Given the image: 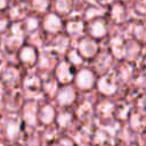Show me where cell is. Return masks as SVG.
I'll return each mask as SVG.
<instances>
[{
    "label": "cell",
    "instance_id": "6da1fadb",
    "mask_svg": "<svg viewBox=\"0 0 146 146\" xmlns=\"http://www.w3.org/2000/svg\"><path fill=\"white\" fill-rule=\"evenodd\" d=\"M98 90L106 96H112L116 92L119 88V81L114 71H110L106 74H103L97 82Z\"/></svg>",
    "mask_w": 146,
    "mask_h": 146
},
{
    "label": "cell",
    "instance_id": "7a4b0ae2",
    "mask_svg": "<svg viewBox=\"0 0 146 146\" xmlns=\"http://www.w3.org/2000/svg\"><path fill=\"white\" fill-rule=\"evenodd\" d=\"M144 46H141L139 42H137L133 39H128L125 41V50H124V60L137 64L141 60L144 56Z\"/></svg>",
    "mask_w": 146,
    "mask_h": 146
},
{
    "label": "cell",
    "instance_id": "3957f363",
    "mask_svg": "<svg viewBox=\"0 0 146 146\" xmlns=\"http://www.w3.org/2000/svg\"><path fill=\"white\" fill-rule=\"evenodd\" d=\"M135 64L129 63L127 60H123L119 64L117 70L114 71L117 78L119 83H129L133 81V78L136 75V70H135Z\"/></svg>",
    "mask_w": 146,
    "mask_h": 146
},
{
    "label": "cell",
    "instance_id": "277c9868",
    "mask_svg": "<svg viewBox=\"0 0 146 146\" xmlns=\"http://www.w3.org/2000/svg\"><path fill=\"white\" fill-rule=\"evenodd\" d=\"M78 50H79V55L82 58H95L99 52L98 44L95 42V40L88 38L82 39L79 42Z\"/></svg>",
    "mask_w": 146,
    "mask_h": 146
},
{
    "label": "cell",
    "instance_id": "5b68a950",
    "mask_svg": "<svg viewBox=\"0 0 146 146\" xmlns=\"http://www.w3.org/2000/svg\"><path fill=\"white\" fill-rule=\"evenodd\" d=\"M112 62H113V56L111 55L110 51L98 52V55L95 57L94 60V68L96 72L100 74H106L107 72H110L108 70L111 68Z\"/></svg>",
    "mask_w": 146,
    "mask_h": 146
},
{
    "label": "cell",
    "instance_id": "8992f818",
    "mask_svg": "<svg viewBox=\"0 0 146 146\" xmlns=\"http://www.w3.org/2000/svg\"><path fill=\"white\" fill-rule=\"evenodd\" d=\"M75 81H76V86L81 90H90L96 83L95 73L89 68H83L78 73Z\"/></svg>",
    "mask_w": 146,
    "mask_h": 146
},
{
    "label": "cell",
    "instance_id": "52a82bcc",
    "mask_svg": "<svg viewBox=\"0 0 146 146\" xmlns=\"http://www.w3.org/2000/svg\"><path fill=\"white\" fill-rule=\"evenodd\" d=\"M125 39L122 35H114L110 40V52L111 55L119 59L123 60L124 59V50H125Z\"/></svg>",
    "mask_w": 146,
    "mask_h": 146
},
{
    "label": "cell",
    "instance_id": "ba28073f",
    "mask_svg": "<svg viewBox=\"0 0 146 146\" xmlns=\"http://www.w3.org/2000/svg\"><path fill=\"white\" fill-rule=\"evenodd\" d=\"M110 18L113 23L117 25L125 23L128 21V11H127L125 6L120 1L112 3L110 8Z\"/></svg>",
    "mask_w": 146,
    "mask_h": 146
},
{
    "label": "cell",
    "instance_id": "9c48e42d",
    "mask_svg": "<svg viewBox=\"0 0 146 146\" xmlns=\"http://www.w3.org/2000/svg\"><path fill=\"white\" fill-rule=\"evenodd\" d=\"M88 31H89V34L91 35V38H94V39H102V38L106 36L107 32H108L106 21L103 17L94 19L89 24Z\"/></svg>",
    "mask_w": 146,
    "mask_h": 146
},
{
    "label": "cell",
    "instance_id": "30bf717a",
    "mask_svg": "<svg viewBox=\"0 0 146 146\" xmlns=\"http://www.w3.org/2000/svg\"><path fill=\"white\" fill-rule=\"evenodd\" d=\"M75 91L72 87L66 86L63 89H60L56 95V100L62 106H68L75 100Z\"/></svg>",
    "mask_w": 146,
    "mask_h": 146
},
{
    "label": "cell",
    "instance_id": "8fae6325",
    "mask_svg": "<svg viewBox=\"0 0 146 146\" xmlns=\"http://www.w3.org/2000/svg\"><path fill=\"white\" fill-rule=\"evenodd\" d=\"M55 75H56V79L62 83H68L73 80V73H72L71 66L68 63H65V62H62L57 65L55 70Z\"/></svg>",
    "mask_w": 146,
    "mask_h": 146
},
{
    "label": "cell",
    "instance_id": "7c38bea8",
    "mask_svg": "<svg viewBox=\"0 0 146 146\" xmlns=\"http://www.w3.org/2000/svg\"><path fill=\"white\" fill-rule=\"evenodd\" d=\"M62 27H63L62 19H60L56 14H48V15L44 17V21H43V29H44L47 32L55 33V32H58Z\"/></svg>",
    "mask_w": 146,
    "mask_h": 146
},
{
    "label": "cell",
    "instance_id": "4fadbf2b",
    "mask_svg": "<svg viewBox=\"0 0 146 146\" xmlns=\"http://www.w3.org/2000/svg\"><path fill=\"white\" fill-rule=\"evenodd\" d=\"M130 125L133 130L140 131L146 128V113L133 112L130 114Z\"/></svg>",
    "mask_w": 146,
    "mask_h": 146
},
{
    "label": "cell",
    "instance_id": "5bb4252c",
    "mask_svg": "<svg viewBox=\"0 0 146 146\" xmlns=\"http://www.w3.org/2000/svg\"><path fill=\"white\" fill-rule=\"evenodd\" d=\"M19 59L25 65H33L36 63V52L33 47H24L19 51Z\"/></svg>",
    "mask_w": 146,
    "mask_h": 146
},
{
    "label": "cell",
    "instance_id": "9a60e30c",
    "mask_svg": "<svg viewBox=\"0 0 146 146\" xmlns=\"http://www.w3.org/2000/svg\"><path fill=\"white\" fill-rule=\"evenodd\" d=\"M39 119L40 121L43 123V124H50L54 119H55V110L51 105H44L40 112V115H39Z\"/></svg>",
    "mask_w": 146,
    "mask_h": 146
},
{
    "label": "cell",
    "instance_id": "2e32d148",
    "mask_svg": "<svg viewBox=\"0 0 146 146\" xmlns=\"http://www.w3.org/2000/svg\"><path fill=\"white\" fill-rule=\"evenodd\" d=\"M19 130H21L19 122H17V121H8L6 123V135H7V138L9 140L16 139L18 133H19Z\"/></svg>",
    "mask_w": 146,
    "mask_h": 146
},
{
    "label": "cell",
    "instance_id": "e0dca14e",
    "mask_svg": "<svg viewBox=\"0 0 146 146\" xmlns=\"http://www.w3.org/2000/svg\"><path fill=\"white\" fill-rule=\"evenodd\" d=\"M114 110H115V105L111 102H103L97 107V111H98L99 115L103 116V117L111 116L114 113Z\"/></svg>",
    "mask_w": 146,
    "mask_h": 146
},
{
    "label": "cell",
    "instance_id": "ac0fdd59",
    "mask_svg": "<svg viewBox=\"0 0 146 146\" xmlns=\"http://www.w3.org/2000/svg\"><path fill=\"white\" fill-rule=\"evenodd\" d=\"M132 10L138 19L146 18V0H135L132 5Z\"/></svg>",
    "mask_w": 146,
    "mask_h": 146
},
{
    "label": "cell",
    "instance_id": "d6986e66",
    "mask_svg": "<svg viewBox=\"0 0 146 146\" xmlns=\"http://www.w3.org/2000/svg\"><path fill=\"white\" fill-rule=\"evenodd\" d=\"M67 32L71 34V35H80L82 32H83V22L81 21H72L67 24Z\"/></svg>",
    "mask_w": 146,
    "mask_h": 146
},
{
    "label": "cell",
    "instance_id": "ffe728a7",
    "mask_svg": "<svg viewBox=\"0 0 146 146\" xmlns=\"http://www.w3.org/2000/svg\"><path fill=\"white\" fill-rule=\"evenodd\" d=\"M24 87L27 91L35 92V91H39L41 89V83H40V80L36 76H31L25 81Z\"/></svg>",
    "mask_w": 146,
    "mask_h": 146
},
{
    "label": "cell",
    "instance_id": "44dd1931",
    "mask_svg": "<svg viewBox=\"0 0 146 146\" xmlns=\"http://www.w3.org/2000/svg\"><path fill=\"white\" fill-rule=\"evenodd\" d=\"M55 7H56L58 13L67 14L72 8V0H56Z\"/></svg>",
    "mask_w": 146,
    "mask_h": 146
},
{
    "label": "cell",
    "instance_id": "7402d4cb",
    "mask_svg": "<svg viewBox=\"0 0 146 146\" xmlns=\"http://www.w3.org/2000/svg\"><path fill=\"white\" fill-rule=\"evenodd\" d=\"M56 121H57V124L60 127V128H66L71 121H72V115L67 112H64V113H60L57 117H56Z\"/></svg>",
    "mask_w": 146,
    "mask_h": 146
},
{
    "label": "cell",
    "instance_id": "603a6c76",
    "mask_svg": "<svg viewBox=\"0 0 146 146\" xmlns=\"http://www.w3.org/2000/svg\"><path fill=\"white\" fill-rule=\"evenodd\" d=\"M50 5V1L49 0H33L32 1V6L34 8V10L36 11H40V13H43L48 9Z\"/></svg>",
    "mask_w": 146,
    "mask_h": 146
},
{
    "label": "cell",
    "instance_id": "cb8c5ba5",
    "mask_svg": "<svg viewBox=\"0 0 146 146\" xmlns=\"http://www.w3.org/2000/svg\"><path fill=\"white\" fill-rule=\"evenodd\" d=\"M38 25H39V22H38V18H35V17H29L25 22V29L29 32L35 31L38 29Z\"/></svg>",
    "mask_w": 146,
    "mask_h": 146
},
{
    "label": "cell",
    "instance_id": "d4e9b609",
    "mask_svg": "<svg viewBox=\"0 0 146 146\" xmlns=\"http://www.w3.org/2000/svg\"><path fill=\"white\" fill-rule=\"evenodd\" d=\"M137 107L139 110V112L146 113V92L138 95L137 97Z\"/></svg>",
    "mask_w": 146,
    "mask_h": 146
},
{
    "label": "cell",
    "instance_id": "484cf974",
    "mask_svg": "<svg viewBox=\"0 0 146 146\" xmlns=\"http://www.w3.org/2000/svg\"><path fill=\"white\" fill-rule=\"evenodd\" d=\"M24 120L26 121L27 124H30V125H35V123H36V115H35V112L25 111V113H24Z\"/></svg>",
    "mask_w": 146,
    "mask_h": 146
},
{
    "label": "cell",
    "instance_id": "4316f807",
    "mask_svg": "<svg viewBox=\"0 0 146 146\" xmlns=\"http://www.w3.org/2000/svg\"><path fill=\"white\" fill-rule=\"evenodd\" d=\"M68 58H70V60L73 63V64H76V65H79L81 62H82V57L80 56V55H78L75 51H71L70 52V55H68Z\"/></svg>",
    "mask_w": 146,
    "mask_h": 146
},
{
    "label": "cell",
    "instance_id": "83f0119b",
    "mask_svg": "<svg viewBox=\"0 0 146 146\" xmlns=\"http://www.w3.org/2000/svg\"><path fill=\"white\" fill-rule=\"evenodd\" d=\"M60 146H74V143L68 138H63L60 140Z\"/></svg>",
    "mask_w": 146,
    "mask_h": 146
},
{
    "label": "cell",
    "instance_id": "f1b7e54d",
    "mask_svg": "<svg viewBox=\"0 0 146 146\" xmlns=\"http://www.w3.org/2000/svg\"><path fill=\"white\" fill-rule=\"evenodd\" d=\"M8 26V21L7 19H1L0 21V31H5Z\"/></svg>",
    "mask_w": 146,
    "mask_h": 146
},
{
    "label": "cell",
    "instance_id": "f546056e",
    "mask_svg": "<svg viewBox=\"0 0 146 146\" xmlns=\"http://www.w3.org/2000/svg\"><path fill=\"white\" fill-rule=\"evenodd\" d=\"M140 63H141V70L146 72V54H144V56H143Z\"/></svg>",
    "mask_w": 146,
    "mask_h": 146
},
{
    "label": "cell",
    "instance_id": "4dcf8cb0",
    "mask_svg": "<svg viewBox=\"0 0 146 146\" xmlns=\"http://www.w3.org/2000/svg\"><path fill=\"white\" fill-rule=\"evenodd\" d=\"M97 1H98L100 5H103V6H107V5H112L114 0H97Z\"/></svg>",
    "mask_w": 146,
    "mask_h": 146
},
{
    "label": "cell",
    "instance_id": "1f68e13d",
    "mask_svg": "<svg viewBox=\"0 0 146 146\" xmlns=\"http://www.w3.org/2000/svg\"><path fill=\"white\" fill-rule=\"evenodd\" d=\"M7 6H8L7 0H0V10H1V9H3V8H6Z\"/></svg>",
    "mask_w": 146,
    "mask_h": 146
},
{
    "label": "cell",
    "instance_id": "d6a6232c",
    "mask_svg": "<svg viewBox=\"0 0 146 146\" xmlns=\"http://www.w3.org/2000/svg\"><path fill=\"white\" fill-rule=\"evenodd\" d=\"M120 2H127V1H131V0H119Z\"/></svg>",
    "mask_w": 146,
    "mask_h": 146
},
{
    "label": "cell",
    "instance_id": "836d02e7",
    "mask_svg": "<svg viewBox=\"0 0 146 146\" xmlns=\"http://www.w3.org/2000/svg\"><path fill=\"white\" fill-rule=\"evenodd\" d=\"M51 146H60V145H51Z\"/></svg>",
    "mask_w": 146,
    "mask_h": 146
},
{
    "label": "cell",
    "instance_id": "e575fe53",
    "mask_svg": "<svg viewBox=\"0 0 146 146\" xmlns=\"http://www.w3.org/2000/svg\"><path fill=\"white\" fill-rule=\"evenodd\" d=\"M83 146H88V145H83Z\"/></svg>",
    "mask_w": 146,
    "mask_h": 146
}]
</instances>
